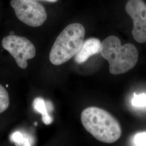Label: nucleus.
Returning <instances> with one entry per match:
<instances>
[{"mask_svg":"<svg viewBox=\"0 0 146 146\" xmlns=\"http://www.w3.org/2000/svg\"><path fill=\"white\" fill-rule=\"evenodd\" d=\"M81 120L86 130L102 142L114 143L122 134L118 121L102 108L90 107L85 109L81 113Z\"/></svg>","mask_w":146,"mask_h":146,"instance_id":"nucleus-1","label":"nucleus"},{"mask_svg":"<svg viewBox=\"0 0 146 146\" xmlns=\"http://www.w3.org/2000/svg\"><path fill=\"white\" fill-rule=\"evenodd\" d=\"M100 53L110 65V73L119 75L127 73L135 66L139 58V52L131 43L121 44L120 39L110 36L101 42Z\"/></svg>","mask_w":146,"mask_h":146,"instance_id":"nucleus-2","label":"nucleus"},{"mask_svg":"<svg viewBox=\"0 0 146 146\" xmlns=\"http://www.w3.org/2000/svg\"><path fill=\"white\" fill-rule=\"evenodd\" d=\"M85 29L80 23H72L59 34L49 54L52 64L60 66L76 55L84 42Z\"/></svg>","mask_w":146,"mask_h":146,"instance_id":"nucleus-3","label":"nucleus"},{"mask_svg":"<svg viewBox=\"0 0 146 146\" xmlns=\"http://www.w3.org/2000/svg\"><path fill=\"white\" fill-rule=\"evenodd\" d=\"M11 5L17 19L29 26H41L47 19L45 8L36 1L11 0Z\"/></svg>","mask_w":146,"mask_h":146,"instance_id":"nucleus-4","label":"nucleus"},{"mask_svg":"<svg viewBox=\"0 0 146 146\" xmlns=\"http://www.w3.org/2000/svg\"><path fill=\"white\" fill-rule=\"evenodd\" d=\"M2 47L11 54L20 68L26 69L27 60L34 58L36 49L33 43L26 37L15 35L5 37L2 41Z\"/></svg>","mask_w":146,"mask_h":146,"instance_id":"nucleus-5","label":"nucleus"},{"mask_svg":"<svg viewBox=\"0 0 146 146\" xmlns=\"http://www.w3.org/2000/svg\"><path fill=\"white\" fill-rule=\"evenodd\" d=\"M125 9L133 22L131 34L136 41L146 42V4L143 0H128Z\"/></svg>","mask_w":146,"mask_h":146,"instance_id":"nucleus-6","label":"nucleus"},{"mask_svg":"<svg viewBox=\"0 0 146 146\" xmlns=\"http://www.w3.org/2000/svg\"><path fill=\"white\" fill-rule=\"evenodd\" d=\"M101 42L97 38L92 37L84 41L78 53L75 56V62L81 64L85 62L90 56L101 52Z\"/></svg>","mask_w":146,"mask_h":146,"instance_id":"nucleus-7","label":"nucleus"},{"mask_svg":"<svg viewBox=\"0 0 146 146\" xmlns=\"http://www.w3.org/2000/svg\"><path fill=\"white\" fill-rule=\"evenodd\" d=\"M34 107L35 110L42 115V121L46 125H49L52 122V118L48 115L47 106L43 100L37 98L34 102Z\"/></svg>","mask_w":146,"mask_h":146,"instance_id":"nucleus-8","label":"nucleus"},{"mask_svg":"<svg viewBox=\"0 0 146 146\" xmlns=\"http://www.w3.org/2000/svg\"><path fill=\"white\" fill-rule=\"evenodd\" d=\"M9 106V94L5 88L0 84V114L5 111Z\"/></svg>","mask_w":146,"mask_h":146,"instance_id":"nucleus-9","label":"nucleus"},{"mask_svg":"<svg viewBox=\"0 0 146 146\" xmlns=\"http://www.w3.org/2000/svg\"><path fill=\"white\" fill-rule=\"evenodd\" d=\"M131 104L136 107L146 106V94L136 95L134 94V98L131 101Z\"/></svg>","mask_w":146,"mask_h":146,"instance_id":"nucleus-10","label":"nucleus"},{"mask_svg":"<svg viewBox=\"0 0 146 146\" xmlns=\"http://www.w3.org/2000/svg\"><path fill=\"white\" fill-rule=\"evenodd\" d=\"M134 141L136 146H146V132L136 135Z\"/></svg>","mask_w":146,"mask_h":146,"instance_id":"nucleus-11","label":"nucleus"},{"mask_svg":"<svg viewBox=\"0 0 146 146\" xmlns=\"http://www.w3.org/2000/svg\"><path fill=\"white\" fill-rule=\"evenodd\" d=\"M34 1H37V0H34ZM40 1H45L49 2H56L58 1V0H40Z\"/></svg>","mask_w":146,"mask_h":146,"instance_id":"nucleus-12","label":"nucleus"},{"mask_svg":"<svg viewBox=\"0 0 146 146\" xmlns=\"http://www.w3.org/2000/svg\"><path fill=\"white\" fill-rule=\"evenodd\" d=\"M10 35H14V32H11V34Z\"/></svg>","mask_w":146,"mask_h":146,"instance_id":"nucleus-13","label":"nucleus"},{"mask_svg":"<svg viewBox=\"0 0 146 146\" xmlns=\"http://www.w3.org/2000/svg\"><path fill=\"white\" fill-rule=\"evenodd\" d=\"M8 86H8V84H7V85H6V87H8Z\"/></svg>","mask_w":146,"mask_h":146,"instance_id":"nucleus-14","label":"nucleus"}]
</instances>
